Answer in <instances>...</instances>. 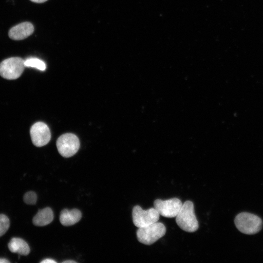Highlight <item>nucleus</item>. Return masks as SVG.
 Listing matches in <instances>:
<instances>
[{"mask_svg":"<svg viewBox=\"0 0 263 263\" xmlns=\"http://www.w3.org/2000/svg\"><path fill=\"white\" fill-rule=\"evenodd\" d=\"M10 261L5 258H0V263H8Z\"/></svg>","mask_w":263,"mask_h":263,"instance_id":"nucleus-18","label":"nucleus"},{"mask_svg":"<svg viewBox=\"0 0 263 263\" xmlns=\"http://www.w3.org/2000/svg\"><path fill=\"white\" fill-rule=\"evenodd\" d=\"M81 217V212L77 209H64L61 211L59 220L62 225L70 226L79 222Z\"/></svg>","mask_w":263,"mask_h":263,"instance_id":"nucleus-10","label":"nucleus"},{"mask_svg":"<svg viewBox=\"0 0 263 263\" xmlns=\"http://www.w3.org/2000/svg\"><path fill=\"white\" fill-rule=\"evenodd\" d=\"M62 263H75L76 262L73 260H66V261H63Z\"/></svg>","mask_w":263,"mask_h":263,"instance_id":"nucleus-19","label":"nucleus"},{"mask_svg":"<svg viewBox=\"0 0 263 263\" xmlns=\"http://www.w3.org/2000/svg\"><path fill=\"white\" fill-rule=\"evenodd\" d=\"M41 263H56V262L52 259H45L40 262Z\"/></svg>","mask_w":263,"mask_h":263,"instance_id":"nucleus-16","label":"nucleus"},{"mask_svg":"<svg viewBox=\"0 0 263 263\" xmlns=\"http://www.w3.org/2000/svg\"><path fill=\"white\" fill-rule=\"evenodd\" d=\"M37 200V195L34 191H28L23 196V201L27 205H35Z\"/></svg>","mask_w":263,"mask_h":263,"instance_id":"nucleus-15","label":"nucleus"},{"mask_svg":"<svg viewBox=\"0 0 263 263\" xmlns=\"http://www.w3.org/2000/svg\"><path fill=\"white\" fill-rule=\"evenodd\" d=\"M166 232L164 225L155 222L147 226L139 227L136 232L139 242L146 245H150L162 237Z\"/></svg>","mask_w":263,"mask_h":263,"instance_id":"nucleus-3","label":"nucleus"},{"mask_svg":"<svg viewBox=\"0 0 263 263\" xmlns=\"http://www.w3.org/2000/svg\"><path fill=\"white\" fill-rule=\"evenodd\" d=\"M234 223L240 232L248 235L258 233L263 227V221L261 218L246 212L238 214L235 218Z\"/></svg>","mask_w":263,"mask_h":263,"instance_id":"nucleus-2","label":"nucleus"},{"mask_svg":"<svg viewBox=\"0 0 263 263\" xmlns=\"http://www.w3.org/2000/svg\"><path fill=\"white\" fill-rule=\"evenodd\" d=\"M159 216L160 214L154 207L145 210L137 205L132 209L133 223L138 228L158 222Z\"/></svg>","mask_w":263,"mask_h":263,"instance_id":"nucleus-6","label":"nucleus"},{"mask_svg":"<svg viewBox=\"0 0 263 263\" xmlns=\"http://www.w3.org/2000/svg\"><path fill=\"white\" fill-rule=\"evenodd\" d=\"M10 226V221L7 216L0 214V237L3 235Z\"/></svg>","mask_w":263,"mask_h":263,"instance_id":"nucleus-14","label":"nucleus"},{"mask_svg":"<svg viewBox=\"0 0 263 263\" xmlns=\"http://www.w3.org/2000/svg\"><path fill=\"white\" fill-rule=\"evenodd\" d=\"M25 67L24 60L19 57H11L0 63V75L3 78L14 80L19 78Z\"/></svg>","mask_w":263,"mask_h":263,"instance_id":"nucleus-4","label":"nucleus"},{"mask_svg":"<svg viewBox=\"0 0 263 263\" xmlns=\"http://www.w3.org/2000/svg\"><path fill=\"white\" fill-rule=\"evenodd\" d=\"M34 31V26L31 22H23L12 27L9 31L8 36L13 40H20L28 37Z\"/></svg>","mask_w":263,"mask_h":263,"instance_id":"nucleus-9","label":"nucleus"},{"mask_svg":"<svg viewBox=\"0 0 263 263\" xmlns=\"http://www.w3.org/2000/svg\"><path fill=\"white\" fill-rule=\"evenodd\" d=\"M176 222L181 229L186 232H193L198 229L199 224L191 201H187L182 205L176 216Z\"/></svg>","mask_w":263,"mask_h":263,"instance_id":"nucleus-1","label":"nucleus"},{"mask_svg":"<svg viewBox=\"0 0 263 263\" xmlns=\"http://www.w3.org/2000/svg\"><path fill=\"white\" fill-rule=\"evenodd\" d=\"M8 247L11 252L21 255H27L30 251L28 244L20 238H12L8 244Z\"/></svg>","mask_w":263,"mask_h":263,"instance_id":"nucleus-12","label":"nucleus"},{"mask_svg":"<svg viewBox=\"0 0 263 263\" xmlns=\"http://www.w3.org/2000/svg\"><path fill=\"white\" fill-rule=\"evenodd\" d=\"M59 153L64 157H70L75 154L80 147L78 137L73 133L62 134L56 141Z\"/></svg>","mask_w":263,"mask_h":263,"instance_id":"nucleus-5","label":"nucleus"},{"mask_svg":"<svg viewBox=\"0 0 263 263\" xmlns=\"http://www.w3.org/2000/svg\"><path fill=\"white\" fill-rule=\"evenodd\" d=\"M31 0V1L33 2L40 3H43L48 0Z\"/></svg>","mask_w":263,"mask_h":263,"instance_id":"nucleus-17","label":"nucleus"},{"mask_svg":"<svg viewBox=\"0 0 263 263\" xmlns=\"http://www.w3.org/2000/svg\"><path fill=\"white\" fill-rule=\"evenodd\" d=\"M25 67L35 68L40 71H44L46 69V64L41 60L38 58H29L24 60Z\"/></svg>","mask_w":263,"mask_h":263,"instance_id":"nucleus-13","label":"nucleus"},{"mask_svg":"<svg viewBox=\"0 0 263 263\" xmlns=\"http://www.w3.org/2000/svg\"><path fill=\"white\" fill-rule=\"evenodd\" d=\"M154 207L159 214L167 218H173L178 214L182 206L181 201L173 198L166 200L156 199L154 201Z\"/></svg>","mask_w":263,"mask_h":263,"instance_id":"nucleus-7","label":"nucleus"},{"mask_svg":"<svg viewBox=\"0 0 263 263\" xmlns=\"http://www.w3.org/2000/svg\"><path fill=\"white\" fill-rule=\"evenodd\" d=\"M30 135L33 144L38 147L47 144L51 136L49 127L42 122H37L31 127Z\"/></svg>","mask_w":263,"mask_h":263,"instance_id":"nucleus-8","label":"nucleus"},{"mask_svg":"<svg viewBox=\"0 0 263 263\" xmlns=\"http://www.w3.org/2000/svg\"><path fill=\"white\" fill-rule=\"evenodd\" d=\"M54 219V214L50 207L38 210L33 219V223L36 226H42L51 223Z\"/></svg>","mask_w":263,"mask_h":263,"instance_id":"nucleus-11","label":"nucleus"}]
</instances>
